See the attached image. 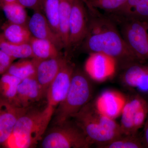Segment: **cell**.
Masks as SVG:
<instances>
[{
	"instance_id": "cell-9",
	"label": "cell",
	"mask_w": 148,
	"mask_h": 148,
	"mask_svg": "<svg viewBox=\"0 0 148 148\" xmlns=\"http://www.w3.org/2000/svg\"><path fill=\"white\" fill-rule=\"evenodd\" d=\"M33 59L36 67V79L44 98L46 97L49 87L68 60L61 55L43 60Z\"/></svg>"
},
{
	"instance_id": "cell-11",
	"label": "cell",
	"mask_w": 148,
	"mask_h": 148,
	"mask_svg": "<svg viewBox=\"0 0 148 148\" xmlns=\"http://www.w3.org/2000/svg\"><path fill=\"white\" fill-rule=\"evenodd\" d=\"M28 108L18 107L0 96V146L6 143L17 120Z\"/></svg>"
},
{
	"instance_id": "cell-7",
	"label": "cell",
	"mask_w": 148,
	"mask_h": 148,
	"mask_svg": "<svg viewBox=\"0 0 148 148\" xmlns=\"http://www.w3.org/2000/svg\"><path fill=\"white\" fill-rule=\"evenodd\" d=\"M117 62L113 57L105 53L91 52L86 61L85 72L94 81L104 82L115 73Z\"/></svg>"
},
{
	"instance_id": "cell-30",
	"label": "cell",
	"mask_w": 148,
	"mask_h": 148,
	"mask_svg": "<svg viewBox=\"0 0 148 148\" xmlns=\"http://www.w3.org/2000/svg\"><path fill=\"white\" fill-rule=\"evenodd\" d=\"M43 0H18V2L26 8L35 11H42Z\"/></svg>"
},
{
	"instance_id": "cell-8",
	"label": "cell",
	"mask_w": 148,
	"mask_h": 148,
	"mask_svg": "<svg viewBox=\"0 0 148 148\" xmlns=\"http://www.w3.org/2000/svg\"><path fill=\"white\" fill-rule=\"evenodd\" d=\"M83 0H73L70 24V47L79 44L84 40L88 29L89 16Z\"/></svg>"
},
{
	"instance_id": "cell-14",
	"label": "cell",
	"mask_w": 148,
	"mask_h": 148,
	"mask_svg": "<svg viewBox=\"0 0 148 148\" xmlns=\"http://www.w3.org/2000/svg\"><path fill=\"white\" fill-rule=\"evenodd\" d=\"M43 98L36 77L22 80L17 88L16 105L21 108H30Z\"/></svg>"
},
{
	"instance_id": "cell-22",
	"label": "cell",
	"mask_w": 148,
	"mask_h": 148,
	"mask_svg": "<svg viewBox=\"0 0 148 148\" xmlns=\"http://www.w3.org/2000/svg\"><path fill=\"white\" fill-rule=\"evenodd\" d=\"M0 50L16 59L33 58V54L29 43L17 45L6 40L0 32Z\"/></svg>"
},
{
	"instance_id": "cell-13",
	"label": "cell",
	"mask_w": 148,
	"mask_h": 148,
	"mask_svg": "<svg viewBox=\"0 0 148 148\" xmlns=\"http://www.w3.org/2000/svg\"><path fill=\"white\" fill-rule=\"evenodd\" d=\"M28 27L32 36L50 41L60 51L64 48L61 38L53 31L42 11H34L29 18Z\"/></svg>"
},
{
	"instance_id": "cell-18",
	"label": "cell",
	"mask_w": 148,
	"mask_h": 148,
	"mask_svg": "<svg viewBox=\"0 0 148 148\" xmlns=\"http://www.w3.org/2000/svg\"><path fill=\"white\" fill-rule=\"evenodd\" d=\"M29 44L32 48L34 58L43 60L54 58L61 55L58 48L48 40L32 36Z\"/></svg>"
},
{
	"instance_id": "cell-10",
	"label": "cell",
	"mask_w": 148,
	"mask_h": 148,
	"mask_svg": "<svg viewBox=\"0 0 148 148\" xmlns=\"http://www.w3.org/2000/svg\"><path fill=\"white\" fill-rule=\"evenodd\" d=\"M74 70L73 65L68 60L48 89L46 97L47 105L56 109L64 101L71 85Z\"/></svg>"
},
{
	"instance_id": "cell-5",
	"label": "cell",
	"mask_w": 148,
	"mask_h": 148,
	"mask_svg": "<svg viewBox=\"0 0 148 148\" xmlns=\"http://www.w3.org/2000/svg\"><path fill=\"white\" fill-rule=\"evenodd\" d=\"M92 143L82 130L69 121L54 125L42 140L43 148H88Z\"/></svg>"
},
{
	"instance_id": "cell-23",
	"label": "cell",
	"mask_w": 148,
	"mask_h": 148,
	"mask_svg": "<svg viewBox=\"0 0 148 148\" xmlns=\"http://www.w3.org/2000/svg\"><path fill=\"white\" fill-rule=\"evenodd\" d=\"M7 73L18 78L21 80L36 77V67L33 58L19 59L15 63L13 62Z\"/></svg>"
},
{
	"instance_id": "cell-2",
	"label": "cell",
	"mask_w": 148,
	"mask_h": 148,
	"mask_svg": "<svg viewBox=\"0 0 148 148\" xmlns=\"http://www.w3.org/2000/svg\"><path fill=\"white\" fill-rule=\"evenodd\" d=\"M75 122L86 137L97 146L123 135L120 125L115 120L97 110L94 104L88 103L73 116Z\"/></svg>"
},
{
	"instance_id": "cell-28",
	"label": "cell",
	"mask_w": 148,
	"mask_h": 148,
	"mask_svg": "<svg viewBox=\"0 0 148 148\" xmlns=\"http://www.w3.org/2000/svg\"><path fill=\"white\" fill-rule=\"evenodd\" d=\"M130 17L142 20H148V0H140L135 8L128 16Z\"/></svg>"
},
{
	"instance_id": "cell-15",
	"label": "cell",
	"mask_w": 148,
	"mask_h": 148,
	"mask_svg": "<svg viewBox=\"0 0 148 148\" xmlns=\"http://www.w3.org/2000/svg\"><path fill=\"white\" fill-rule=\"evenodd\" d=\"M142 62L132 63L127 66L123 75L125 83L143 92H148V66Z\"/></svg>"
},
{
	"instance_id": "cell-12",
	"label": "cell",
	"mask_w": 148,
	"mask_h": 148,
	"mask_svg": "<svg viewBox=\"0 0 148 148\" xmlns=\"http://www.w3.org/2000/svg\"><path fill=\"white\" fill-rule=\"evenodd\" d=\"M127 100L121 92L108 90L98 96L94 105L98 112L111 119L121 116Z\"/></svg>"
},
{
	"instance_id": "cell-32",
	"label": "cell",
	"mask_w": 148,
	"mask_h": 148,
	"mask_svg": "<svg viewBox=\"0 0 148 148\" xmlns=\"http://www.w3.org/2000/svg\"><path fill=\"white\" fill-rule=\"evenodd\" d=\"M18 0H0V3H9L18 1Z\"/></svg>"
},
{
	"instance_id": "cell-33",
	"label": "cell",
	"mask_w": 148,
	"mask_h": 148,
	"mask_svg": "<svg viewBox=\"0 0 148 148\" xmlns=\"http://www.w3.org/2000/svg\"><path fill=\"white\" fill-rule=\"evenodd\" d=\"M84 1L85 2H86L88 1H91V0H84Z\"/></svg>"
},
{
	"instance_id": "cell-19",
	"label": "cell",
	"mask_w": 148,
	"mask_h": 148,
	"mask_svg": "<svg viewBox=\"0 0 148 148\" xmlns=\"http://www.w3.org/2000/svg\"><path fill=\"white\" fill-rule=\"evenodd\" d=\"M73 0H60L59 15V34L64 48H70L69 24Z\"/></svg>"
},
{
	"instance_id": "cell-1",
	"label": "cell",
	"mask_w": 148,
	"mask_h": 148,
	"mask_svg": "<svg viewBox=\"0 0 148 148\" xmlns=\"http://www.w3.org/2000/svg\"><path fill=\"white\" fill-rule=\"evenodd\" d=\"M89 17L84 47L91 52L105 53L127 66L140 62L126 44L121 33L111 20L98 15L95 11Z\"/></svg>"
},
{
	"instance_id": "cell-27",
	"label": "cell",
	"mask_w": 148,
	"mask_h": 148,
	"mask_svg": "<svg viewBox=\"0 0 148 148\" xmlns=\"http://www.w3.org/2000/svg\"><path fill=\"white\" fill-rule=\"evenodd\" d=\"M147 113V106L144 101L138 107L135 113L133 125L134 132L136 134L145 124Z\"/></svg>"
},
{
	"instance_id": "cell-20",
	"label": "cell",
	"mask_w": 148,
	"mask_h": 148,
	"mask_svg": "<svg viewBox=\"0 0 148 148\" xmlns=\"http://www.w3.org/2000/svg\"><path fill=\"white\" fill-rule=\"evenodd\" d=\"M1 8L8 21L14 24L28 26L29 18L26 8L18 1L0 3Z\"/></svg>"
},
{
	"instance_id": "cell-29",
	"label": "cell",
	"mask_w": 148,
	"mask_h": 148,
	"mask_svg": "<svg viewBox=\"0 0 148 148\" xmlns=\"http://www.w3.org/2000/svg\"><path fill=\"white\" fill-rule=\"evenodd\" d=\"M16 59L0 50V75L5 73Z\"/></svg>"
},
{
	"instance_id": "cell-24",
	"label": "cell",
	"mask_w": 148,
	"mask_h": 148,
	"mask_svg": "<svg viewBox=\"0 0 148 148\" xmlns=\"http://www.w3.org/2000/svg\"><path fill=\"white\" fill-rule=\"evenodd\" d=\"M59 9L60 0L43 1L42 11L44 12L45 16L53 31L60 36L59 30Z\"/></svg>"
},
{
	"instance_id": "cell-3",
	"label": "cell",
	"mask_w": 148,
	"mask_h": 148,
	"mask_svg": "<svg viewBox=\"0 0 148 148\" xmlns=\"http://www.w3.org/2000/svg\"><path fill=\"white\" fill-rule=\"evenodd\" d=\"M55 110L47 105L43 109L28 108L17 120L12 133L19 147H31L42 139Z\"/></svg>"
},
{
	"instance_id": "cell-16",
	"label": "cell",
	"mask_w": 148,
	"mask_h": 148,
	"mask_svg": "<svg viewBox=\"0 0 148 148\" xmlns=\"http://www.w3.org/2000/svg\"><path fill=\"white\" fill-rule=\"evenodd\" d=\"M2 35L10 42L17 45L29 43L32 35L28 26L7 21L1 27Z\"/></svg>"
},
{
	"instance_id": "cell-31",
	"label": "cell",
	"mask_w": 148,
	"mask_h": 148,
	"mask_svg": "<svg viewBox=\"0 0 148 148\" xmlns=\"http://www.w3.org/2000/svg\"><path fill=\"white\" fill-rule=\"evenodd\" d=\"M143 141L144 146L148 148V121L145 125Z\"/></svg>"
},
{
	"instance_id": "cell-21",
	"label": "cell",
	"mask_w": 148,
	"mask_h": 148,
	"mask_svg": "<svg viewBox=\"0 0 148 148\" xmlns=\"http://www.w3.org/2000/svg\"><path fill=\"white\" fill-rule=\"evenodd\" d=\"M21 81L8 73L3 74L0 78V96L16 105L17 88Z\"/></svg>"
},
{
	"instance_id": "cell-25",
	"label": "cell",
	"mask_w": 148,
	"mask_h": 148,
	"mask_svg": "<svg viewBox=\"0 0 148 148\" xmlns=\"http://www.w3.org/2000/svg\"><path fill=\"white\" fill-rule=\"evenodd\" d=\"M101 148H141L145 146L143 140L137 134L131 135H122L108 143L97 146Z\"/></svg>"
},
{
	"instance_id": "cell-34",
	"label": "cell",
	"mask_w": 148,
	"mask_h": 148,
	"mask_svg": "<svg viewBox=\"0 0 148 148\" xmlns=\"http://www.w3.org/2000/svg\"><path fill=\"white\" fill-rule=\"evenodd\" d=\"M146 21V23H147V24L148 27V20H147V21Z\"/></svg>"
},
{
	"instance_id": "cell-6",
	"label": "cell",
	"mask_w": 148,
	"mask_h": 148,
	"mask_svg": "<svg viewBox=\"0 0 148 148\" xmlns=\"http://www.w3.org/2000/svg\"><path fill=\"white\" fill-rule=\"evenodd\" d=\"M121 17L123 19L121 34L126 44L140 62L148 60V27L146 21Z\"/></svg>"
},
{
	"instance_id": "cell-4",
	"label": "cell",
	"mask_w": 148,
	"mask_h": 148,
	"mask_svg": "<svg viewBox=\"0 0 148 148\" xmlns=\"http://www.w3.org/2000/svg\"><path fill=\"white\" fill-rule=\"evenodd\" d=\"M91 95L89 77L85 72L75 69L68 93L54 111L53 125L61 124L73 118L89 103Z\"/></svg>"
},
{
	"instance_id": "cell-26",
	"label": "cell",
	"mask_w": 148,
	"mask_h": 148,
	"mask_svg": "<svg viewBox=\"0 0 148 148\" xmlns=\"http://www.w3.org/2000/svg\"><path fill=\"white\" fill-rule=\"evenodd\" d=\"M126 0H91L88 1L91 6L108 12L116 11Z\"/></svg>"
},
{
	"instance_id": "cell-17",
	"label": "cell",
	"mask_w": 148,
	"mask_h": 148,
	"mask_svg": "<svg viewBox=\"0 0 148 148\" xmlns=\"http://www.w3.org/2000/svg\"><path fill=\"white\" fill-rule=\"evenodd\" d=\"M144 101L138 96L127 101L121 115L120 125L123 135L136 134L134 132L133 125L135 113L138 107Z\"/></svg>"
}]
</instances>
